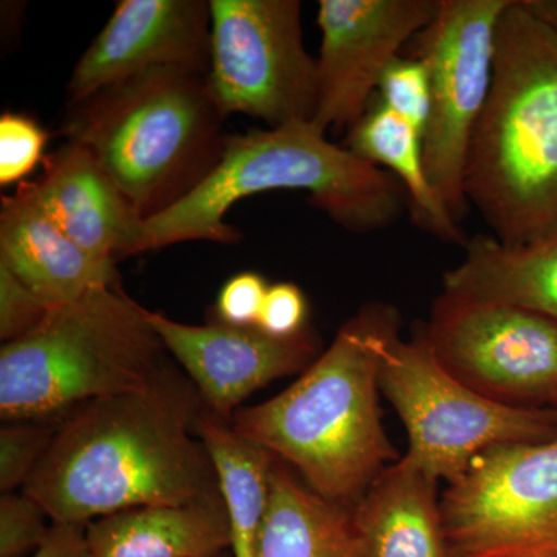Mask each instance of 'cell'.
I'll use <instances>...</instances> for the list:
<instances>
[{
  "mask_svg": "<svg viewBox=\"0 0 557 557\" xmlns=\"http://www.w3.org/2000/svg\"><path fill=\"white\" fill-rule=\"evenodd\" d=\"M511 0H440L435 20L412 40L431 83V115L423 134L424 166L454 219L467 214L465 168L472 135L485 109L498 22Z\"/></svg>",
  "mask_w": 557,
  "mask_h": 557,
  "instance_id": "9c48e42d",
  "label": "cell"
},
{
  "mask_svg": "<svg viewBox=\"0 0 557 557\" xmlns=\"http://www.w3.org/2000/svg\"><path fill=\"white\" fill-rule=\"evenodd\" d=\"M61 420L11 421L0 429V491L24 490L57 437Z\"/></svg>",
  "mask_w": 557,
  "mask_h": 557,
  "instance_id": "603a6c76",
  "label": "cell"
},
{
  "mask_svg": "<svg viewBox=\"0 0 557 557\" xmlns=\"http://www.w3.org/2000/svg\"><path fill=\"white\" fill-rule=\"evenodd\" d=\"M379 91L380 102L424 134L431 115V83L423 61L398 58L384 73Z\"/></svg>",
  "mask_w": 557,
  "mask_h": 557,
  "instance_id": "cb8c5ba5",
  "label": "cell"
},
{
  "mask_svg": "<svg viewBox=\"0 0 557 557\" xmlns=\"http://www.w3.org/2000/svg\"><path fill=\"white\" fill-rule=\"evenodd\" d=\"M86 528L73 523H53L46 542L27 557H91Z\"/></svg>",
  "mask_w": 557,
  "mask_h": 557,
  "instance_id": "f546056e",
  "label": "cell"
},
{
  "mask_svg": "<svg viewBox=\"0 0 557 557\" xmlns=\"http://www.w3.org/2000/svg\"><path fill=\"white\" fill-rule=\"evenodd\" d=\"M435 358L483 397L557 409V321L442 293L424 330Z\"/></svg>",
  "mask_w": 557,
  "mask_h": 557,
  "instance_id": "8fae6325",
  "label": "cell"
},
{
  "mask_svg": "<svg viewBox=\"0 0 557 557\" xmlns=\"http://www.w3.org/2000/svg\"><path fill=\"white\" fill-rule=\"evenodd\" d=\"M270 190H299L341 228L386 230L409 211V197L391 172L329 141L311 124L228 135L215 170L189 196L145 220L138 255L185 244H239L225 222L237 201Z\"/></svg>",
  "mask_w": 557,
  "mask_h": 557,
  "instance_id": "277c9868",
  "label": "cell"
},
{
  "mask_svg": "<svg viewBox=\"0 0 557 557\" xmlns=\"http://www.w3.org/2000/svg\"><path fill=\"white\" fill-rule=\"evenodd\" d=\"M32 185L51 219L91 258L116 265L138 255L145 220L84 146L67 141L50 153Z\"/></svg>",
  "mask_w": 557,
  "mask_h": 557,
  "instance_id": "9a60e30c",
  "label": "cell"
},
{
  "mask_svg": "<svg viewBox=\"0 0 557 557\" xmlns=\"http://www.w3.org/2000/svg\"><path fill=\"white\" fill-rule=\"evenodd\" d=\"M398 330L394 306L368 304L292 386L237 410L231 428L295 469L319 496L355 507L397 461L381 417L379 372L381 351Z\"/></svg>",
  "mask_w": 557,
  "mask_h": 557,
  "instance_id": "7a4b0ae2",
  "label": "cell"
},
{
  "mask_svg": "<svg viewBox=\"0 0 557 557\" xmlns=\"http://www.w3.org/2000/svg\"><path fill=\"white\" fill-rule=\"evenodd\" d=\"M258 557H370L354 507L319 496L278 460Z\"/></svg>",
  "mask_w": 557,
  "mask_h": 557,
  "instance_id": "ffe728a7",
  "label": "cell"
},
{
  "mask_svg": "<svg viewBox=\"0 0 557 557\" xmlns=\"http://www.w3.org/2000/svg\"><path fill=\"white\" fill-rule=\"evenodd\" d=\"M211 5L207 0H121L70 76L69 104L150 70L208 75Z\"/></svg>",
  "mask_w": 557,
  "mask_h": 557,
  "instance_id": "5bb4252c",
  "label": "cell"
},
{
  "mask_svg": "<svg viewBox=\"0 0 557 557\" xmlns=\"http://www.w3.org/2000/svg\"><path fill=\"white\" fill-rule=\"evenodd\" d=\"M208 84L223 115L244 113L269 129L311 124L317 58L304 44L299 0H211Z\"/></svg>",
  "mask_w": 557,
  "mask_h": 557,
  "instance_id": "ba28073f",
  "label": "cell"
},
{
  "mask_svg": "<svg viewBox=\"0 0 557 557\" xmlns=\"http://www.w3.org/2000/svg\"><path fill=\"white\" fill-rule=\"evenodd\" d=\"M38 500L25 494L9 493L0 497V557L33 555L49 537L53 522ZM51 520V519H50Z\"/></svg>",
  "mask_w": 557,
  "mask_h": 557,
  "instance_id": "d4e9b609",
  "label": "cell"
},
{
  "mask_svg": "<svg viewBox=\"0 0 557 557\" xmlns=\"http://www.w3.org/2000/svg\"><path fill=\"white\" fill-rule=\"evenodd\" d=\"M379 383L408 431L406 457L437 480L453 482L497 446L557 438L556 408H519L483 397L440 364L424 332L387 341Z\"/></svg>",
  "mask_w": 557,
  "mask_h": 557,
  "instance_id": "52a82bcc",
  "label": "cell"
},
{
  "mask_svg": "<svg viewBox=\"0 0 557 557\" xmlns=\"http://www.w3.org/2000/svg\"><path fill=\"white\" fill-rule=\"evenodd\" d=\"M146 314L199 391L205 409L225 421L259 388L304 372L321 355V341L310 327L292 338H274L259 327L220 321L190 325L149 309Z\"/></svg>",
  "mask_w": 557,
  "mask_h": 557,
  "instance_id": "4fadbf2b",
  "label": "cell"
},
{
  "mask_svg": "<svg viewBox=\"0 0 557 557\" xmlns=\"http://www.w3.org/2000/svg\"><path fill=\"white\" fill-rule=\"evenodd\" d=\"M438 10L440 0H321L311 126L324 135L347 134L375 100L384 73Z\"/></svg>",
  "mask_w": 557,
  "mask_h": 557,
  "instance_id": "7c38bea8",
  "label": "cell"
},
{
  "mask_svg": "<svg viewBox=\"0 0 557 557\" xmlns=\"http://www.w3.org/2000/svg\"><path fill=\"white\" fill-rule=\"evenodd\" d=\"M207 75L159 69L69 104L61 134L84 146L143 220L189 196L218 166L230 134Z\"/></svg>",
  "mask_w": 557,
  "mask_h": 557,
  "instance_id": "5b68a950",
  "label": "cell"
},
{
  "mask_svg": "<svg viewBox=\"0 0 557 557\" xmlns=\"http://www.w3.org/2000/svg\"><path fill=\"white\" fill-rule=\"evenodd\" d=\"M49 310L50 307L32 289L0 265V339L3 344L20 339L38 327Z\"/></svg>",
  "mask_w": 557,
  "mask_h": 557,
  "instance_id": "4316f807",
  "label": "cell"
},
{
  "mask_svg": "<svg viewBox=\"0 0 557 557\" xmlns=\"http://www.w3.org/2000/svg\"><path fill=\"white\" fill-rule=\"evenodd\" d=\"M440 505L453 557H557V438L480 454Z\"/></svg>",
  "mask_w": 557,
  "mask_h": 557,
  "instance_id": "30bf717a",
  "label": "cell"
},
{
  "mask_svg": "<svg viewBox=\"0 0 557 557\" xmlns=\"http://www.w3.org/2000/svg\"><path fill=\"white\" fill-rule=\"evenodd\" d=\"M344 146L359 159L394 174L408 194L416 225L448 244H467L457 220L431 185L424 166L423 134L409 121L373 100L366 115L347 132Z\"/></svg>",
  "mask_w": 557,
  "mask_h": 557,
  "instance_id": "44dd1931",
  "label": "cell"
},
{
  "mask_svg": "<svg viewBox=\"0 0 557 557\" xmlns=\"http://www.w3.org/2000/svg\"><path fill=\"white\" fill-rule=\"evenodd\" d=\"M520 2L557 35V0H520Z\"/></svg>",
  "mask_w": 557,
  "mask_h": 557,
  "instance_id": "4dcf8cb0",
  "label": "cell"
},
{
  "mask_svg": "<svg viewBox=\"0 0 557 557\" xmlns=\"http://www.w3.org/2000/svg\"><path fill=\"white\" fill-rule=\"evenodd\" d=\"M203 410L193 381L168 362L145 387L62 418L22 491L51 522L73 525L124 509L220 497L218 471L196 434Z\"/></svg>",
  "mask_w": 557,
  "mask_h": 557,
  "instance_id": "6da1fadb",
  "label": "cell"
},
{
  "mask_svg": "<svg viewBox=\"0 0 557 557\" xmlns=\"http://www.w3.org/2000/svg\"><path fill=\"white\" fill-rule=\"evenodd\" d=\"M465 196L509 247L557 231V35L511 0L493 86L465 168Z\"/></svg>",
  "mask_w": 557,
  "mask_h": 557,
  "instance_id": "3957f363",
  "label": "cell"
},
{
  "mask_svg": "<svg viewBox=\"0 0 557 557\" xmlns=\"http://www.w3.org/2000/svg\"><path fill=\"white\" fill-rule=\"evenodd\" d=\"M196 434L212 458L228 509L231 555L258 557L259 537L270 504L271 474L277 457L242 438L230 421L207 409L197 421Z\"/></svg>",
  "mask_w": 557,
  "mask_h": 557,
  "instance_id": "7402d4cb",
  "label": "cell"
},
{
  "mask_svg": "<svg viewBox=\"0 0 557 557\" xmlns=\"http://www.w3.org/2000/svg\"><path fill=\"white\" fill-rule=\"evenodd\" d=\"M309 304L298 285L289 282L270 285L263 302L258 327L274 338H292L307 325Z\"/></svg>",
  "mask_w": 557,
  "mask_h": 557,
  "instance_id": "f1b7e54d",
  "label": "cell"
},
{
  "mask_svg": "<svg viewBox=\"0 0 557 557\" xmlns=\"http://www.w3.org/2000/svg\"><path fill=\"white\" fill-rule=\"evenodd\" d=\"M49 135L32 116L7 112L0 116V185L24 183L46 160Z\"/></svg>",
  "mask_w": 557,
  "mask_h": 557,
  "instance_id": "484cf974",
  "label": "cell"
},
{
  "mask_svg": "<svg viewBox=\"0 0 557 557\" xmlns=\"http://www.w3.org/2000/svg\"><path fill=\"white\" fill-rule=\"evenodd\" d=\"M269 288L265 278L252 271L228 278L215 302V321L236 327H258Z\"/></svg>",
  "mask_w": 557,
  "mask_h": 557,
  "instance_id": "83f0119b",
  "label": "cell"
},
{
  "mask_svg": "<svg viewBox=\"0 0 557 557\" xmlns=\"http://www.w3.org/2000/svg\"><path fill=\"white\" fill-rule=\"evenodd\" d=\"M208 557H233V555H231V552L228 549V552L218 553V555H212V556H208Z\"/></svg>",
  "mask_w": 557,
  "mask_h": 557,
  "instance_id": "1f68e13d",
  "label": "cell"
},
{
  "mask_svg": "<svg viewBox=\"0 0 557 557\" xmlns=\"http://www.w3.org/2000/svg\"><path fill=\"white\" fill-rule=\"evenodd\" d=\"M91 557H208L231 548L223 497L113 512L86 528Z\"/></svg>",
  "mask_w": 557,
  "mask_h": 557,
  "instance_id": "ac0fdd59",
  "label": "cell"
},
{
  "mask_svg": "<svg viewBox=\"0 0 557 557\" xmlns=\"http://www.w3.org/2000/svg\"><path fill=\"white\" fill-rule=\"evenodd\" d=\"M463 248V259L443 276L442 293L557 321V231L516 247L478 234Z\"/></svg>",
  "mask_w": 557,
  "mask_h": 557,
  "instance_id": "e0dca14e",
  "label": "cell"
},
{
  "mask_svg": "<svg viewBox=\"0 0 557 557\" xmlns=\"http://www.w3.org/2000/svg\"><path fill=\"white\" fill-rule=\"evenodd\" d=\"M0 265L50 309L120 285L116 265L91 258L65 234L40 203L32 182L21 183L13 196H2Z\"/></svg>",
  "mask_w": 557,
  "mask_h": 557,
  "instance_id": "2e32d148",
  "label": "cell"
},
{
  "mask_svg": "<svg viewBox=\"0 0 557 557\" xmlns=\"http://www.w3.org/2000/svg\"><path fill=\"white\" fill-rule=\"evenodd\" d=\"M146 311L120 285L97 288L2 344V420H62L95 399L149 384L168 364V350Z\"/></svg>",
  "mask_w": 557,
  "mask_h": 557,
  "instance_id": "8992f818",
  "label": "cell"
},
{
  "mask_svg": "<svg viewBox=\"0 0 557 557\" xmlns=\"http://www.w3.org/2000/svg\"><path fill=\"white\" fill-rule=\"evenodd\" d=\"M437 483L405 456L370 485L354 507L370 557H453Z\"/></svg>",
  "mask_w": 557,
  "mask_h": 557,
  "instance_id": "d6986e66",
  "label": "cell"
}]
</instances>
